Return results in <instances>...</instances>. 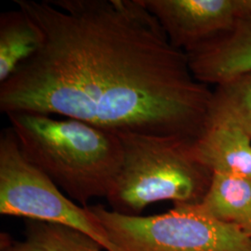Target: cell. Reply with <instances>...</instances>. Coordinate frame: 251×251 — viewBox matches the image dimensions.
<instances>
[{
    "mask_svg": "<svg viewBox=\"0 0 251 251\" xmlns=\"http://www.w3.org/2000/svg\"><path fill=\"white\" fill-rule=\"evenodd\" d=\"M44 42L43 34L26 13L17 8L0 15V84L34 57Z\"/></svg>",
    "mask_w": 251,
    "mask_h": 251,
    "instance_id": "cell-9",
    "label": "cell"
},
{
    "mask_svg": "<svg viewBox=\"0 0 251 251\" xmlns=\"http://www.w3.org/2000/svg\"><path fill=\"white\" fill-rule=\"evenodd\" d=\"M241 16H251V0H238Z\"/></svg>",
    "mask_w": 251,
    "mask_h": 251,
    "instance_id": "cell-13",
    "label": "cell"
},
{
    "mask_svg": "<svg viewBox=\"0 0 251 251\" xmlns=\"http://www.w3.org/2000/svg\"><path fill=\"white\" fill-rule=\"evenodd\" d=\"M7 116L25 155L71 200L88 206L92 198H106L123 162L116 133L74 118Z\"/></svg>",
    "mask_w": 251,
    "mask_h": 251,
    "instance_id": "cell-2",
    "label": "cell"
},
{
    "mask_svg": "<svg viewBox=\"0 0 251 251\" xmlns=\"http://www.w3.org/2000/svg\"><path fill=\"white\" fill-rule=\"evenodd\" d=\"M88 206L119 251H251V235L207 215L198 204L153 216Z\"/></svg>",
    "mask_w": 251,
    "mask_h": 251,
    "instance_id": "cell-4",
    "label": "cell"
},
{
    "mask_svg": "<svg viewBox=\"0 0 251 251\" xmlns=\"http://www.w3.org/2000/svg\"><path fill=\"white\" fill-rule=\"evenodd\" d=\"M194 152L212 174L251 179V136L233 121L207 118Z\"/></svg>",
    "mask_w": 251,
    "mask_h": 251,
    "instance_id": "cell-8",
    "label": "cell"
},
{
    "mask_svg": "<svg viewBox=\"0 0 251 251\" xmlns=\"http://www.w3.org/2000/svg\"><path fill=\"white\" fill-rule=\"evenodd\" d=\"M43 34L0 84V110L63 116L118 133L197 140L213 91L140 0H15Z\"/></svg>",
    "mask_w": 251,
    "mask_h": 251,
    "instance_id": "cell-1",
    "label": "cell"
},
{
    "mask_svg": "<svg viewBox=\"0 0 251 251\" xmlns=\"http://www.w3.org/2000/svg\"><path fill=\"white\" fill-rule=\"evenodd\" d=\"M159 24L171 45L189 50L223 36L241 17L238 0H140Z\"/></svg>",
    "mask_w": 251,
    "mask_h": 251,
    "instance_id": "cell-6",
    "label": "cell"
},
{
    "mask_svg": "<svg viewBox=\"0 0 251 251\" xmlns=\"http://www.w3.org/2000/svg\"><path fill=\"white\" fill-rule=\"evenodd\" d=\"M0 214L65 225L119 251L89 206L76 205L22 151L11 127L0 135Z\"/></svg>",
    "mask_w": 251,
    "mask_h": 251,
    "instance_id": "cell-5",
    "label": "cell"
},
{
    "mask_svg": "<svg viewBox=\"0 0 251 251\" xmlns=\"http://www.w3.org/2000/svg\"><path fill=\"white\" fill-rule=\"evenodd\" d=\"M190 70L197 80L220 85L251 73V17L241 16L223 36L189 50Z\"/></svg>",
    "mask_w": 251,
    "mask_h": 251,
    "instance_id": "cell-7",
    "label": "cell"
},
{
    "mask_svg": "<svg viewBox=\"0 0 251 251\" xmlns=\"http://www.w3.org/2000/svg\"><path fill=\"white\" fill-rule=\"evenodd\" d=\"M207 118L233 121L251 136V73L216 86Z\"/></svg>",
    "mask_w": 251,
    "mask_h": 251,
    "instance_id": "cell-12",
    "label": "cell"
},
{
    "mask_svg": "<svg viewBox=\"0 0 251 251\" xmlns=\"http://www.w3.org/2000/svg\"><path fill=\"white\" fill-rule=\"evenodd\" d=\"M201 209L251 236V179L213 174Z\"/></svg>",
    "mask_w": 251,
    "mask_h": 251,
    "instance_id": "cell-10",
    "label": "cell"
},
{
    "mask_svg": "<svg viewBox=\"0 0 251 251\" xmlns=\"http://www.w3.org/2000/svg\"><path fill=\"white\" fill-rule=\"evenodd\" d=\"M0 251H107L90 235L65 225L25 220V237L0 234Z\"/></svg>",
    "mask_w": 251,
    "mask_h": 251,
    "instance_id": "cell-11",
    "label": "cell"
},
{
    "mask_svg": "<svg viewBox=\"0 0 251 251\" xmlns=\"http://www.w3.org/2000/svg\"><path fill=\"white\" fill-rule=\"evenodd\" d=\"M123 162L106 199L120 214L141 216L150 204L170 200L175 206L198 205L212 173L194 152L196 140L138 133L117 134Z\"/></svg>",
    "mask_w": 251,
    "mask_h": 251,
    "instance_id": "cell-3",
    "label": "cell"
}]
</instances>
